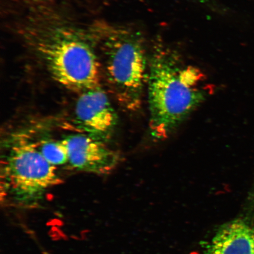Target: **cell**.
I'll return each mask as SVG.
<instances>
[{
  "label": "cell",
  "instance_id": "7a4b0ae2",
  "mask_svg": "<svg viewBox=\"0 0 254 254\" xmlns=\"http://www.w3.org/2000/svg\"><path fill=\"white\" fill-rule=\"evenodd\" d=\"M111 93L124 109H141L147 88L149 55L144 39L131 28L101 27L95 31Z\"/></svg>",
  "mask_w": 254,
  "mask_h": 254
},
{
  "label": "cell",
  "instance_id": "5b68a950",
  "mask_svg": "<svg viewBox=\"0 0 254 254\" xmlns=\"http://www.w3.org/2000/svg\"><path fill=\"white\" fill-rule=\"evenodd\" d=\"M62 140L67 148L68 163L75 170L95 174H109L119 163L118 152L93 136L75 134Z\"/></svg>",
  "mask_w": 254,
  "mask_h": 254
},
{
  "label": "cell",
  "instance_id": "8992f818",
  "mask_svg": "<svg viewBox=\"0 0 254 254\" xmlns=\"http://www.w3.org/2000/svg\"><path fill=\"white\" fill-rule=\"evenodd\" d=\"M75 114L81 128L101 141L110 136L117 123L116 112L101 87L79 94Z\"/></svg>",
  "mask_w": 254,
  "mask_h": 254
},
{
  "label": "cell",
  "instance_id": "6da1fadb",
  "mask_svg": "<svg viewBox=\"0 0 254 254\" xmlns=\"http://www.w3.org/2000/svg\"><path fill=\"white\" fill-rule=\"evenodd\" d=\"M147 90L150 134L155 140L163 141L213 93L214 88L198 67L158 44L149 55Z\"/></svg>",
  "mask_w": 254,
  "mask_h": 254
},
{
  "label": "cell",
  "instance_id": "3957f363",
  "mask_svg": "<svg viewBox=\"0 0 254 254\" xmlns=\"http://www.w3.org/2000/svg\"><path fill=\"white\" fill-rule=\"evenodd\" d=\"M38 50L51 75L62 86L79 94L101 87L96 51L80 32L55 28L44 36Z\"/></svg>",
  "mask_w": 254,
  "mask_h": 254
},
{
  "label": "cell",
  "instance_id": "277c9868",
  "mask_svg": "<svg viewBox=\"0 0 254 254\" xmlns=\"http://www.w3.org/2000/svg\"><path fill=\"white\" fill-rule=\"evenodd\" d=\"M4 167L2 185L5 195L20 207L37 206L48 190L62 183L56 167L44 158L33 143H15Z\"/></svg>",
  "mask_w": 254,
  "mask_h": 254
},
{
  "label": "cell",
  "instance_id": "ba28073f",
  "mask_svg": "<svg viewBox=\"0 0 254 254\" xmlns=\"http://www.w3.org/2000/svg\"><path fill=\"white\" fill-rule=\"evenodd\" d=\"M37 146L44 158L53 166H62L68 163L67 148L63 140L44 141Z\"/></svg>",
  "mask_w": 254,
  "mask_h": 254
},
{
  "label": "cell",
  "instance_id": "52a82bcc",
  "mask_svg": "<svg viewBox=\"0 0 254 254\" xmlns=\"http://www.w3.org/2000/svg\"><path fill=\"white\" fill-rule=\"evenodd\" d=\"M206 254H254V227L241 219L229 222L215 235Z\"/></svg>",
  "mask_w": 254,
  "mask_h": 254
},
{
  "label": "cell",
  "instance_id": "9c48e42d",
  "mask_svg": "<svg viewBox=\"0 0 254 254\" xmlns=\"http://www.w3.org/2000/svg\"><path fill=\"white\" fill-rule=\"evenodd\" d=\"M196 2L200 3V4H204L206 5H212V0H195Z\"/></svg>",
  "mask_w": 254,
  "mask_h": 254
},
{
  "label": "cell",
  "instance_id": "30bf717a",
  "mask_svg": "<svg viewBox=\"0 0 254 254\" xmlns=\"http://www.w3.org/2000/svg\"><path fill=\"white\" fill-rule=\"evenodd\" d=\"M28 1H30L32 2H39V1H42L43 0H28Z\"/></svg>",
  "mask_w": 254,
  "mask_h": 254
}]
</instances>
